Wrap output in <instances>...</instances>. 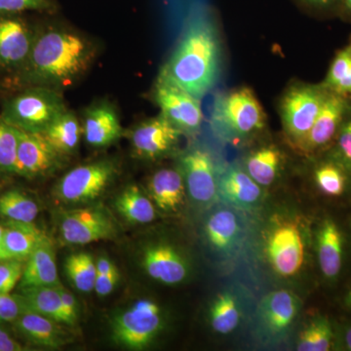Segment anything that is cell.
Here are the masks:
<instances>
[{"label":"cell","mask_w":351,"mask_h":351,"mask_svg":"<svg viewBox=\"0 0 351 351\" xmlns=\"http://www.w3.org/2000/svg\"><path fill=\"white\" fill-rule=\"evenodd\" d=\"M142 265L154 280L175 285L182 282L189 274L186 261L174 247L160 243L147 247L143 253Z\"/></svg>","instance_id":"15"},{"label":"cell","mask_w":351,"mask_h":351,"mask_svg":"<svg viewBox=\"0 0 351 351\" xmlns=\"http://www.w3.org/2000/svg\"><path fill=\"white\" fill-rule=\"evenodd\" d=\"M240 313L232 295L221 294L211 308V325L219 334H228L239 326Z\"/></svg>","instance_id":"35"},{"label":"cell","mask_w":351,"mask_h":351,"mask_svg":"<svg viewBox=\"0 0 351 351\" xmlns=\"http://www.w3.org/2000/svg\"><path fill=\"white\" fill-rule=\"evenodd\" d=\"M120 274L117 267L112 271L105 274H97L96 282H95L94 291L99 297H106L112 294L113 290L119 284Z\"/></svg>","instance_id":"41"},{"label":"cell","mask_w":351,"mask_h":351,"mask_svg":"<svg viewBox=\"0 0 351 351\" xmlns=\"http://www.w3.org/2000/svg\"><path fill=\"white\" fill-rule=\"evenodd\" d=\"M267 255L277 274L289 277L295 276L304 261V243L301 230L295 223L279 226L270 234Z\"/></svg>","instance_id":"14"},{"label":"cell","mask_w":351,"mask_h":351,"mask_svg":"<svg viewBox=\"0 0 351 351\" xmlns=\"http://www.w3.org/2000/svg\"><path fill=\"white\" fill-rule=\"evenodd\" d=\"M61 284L58 276L54 246L52 241L48 240L39 245L25 260L19 287H58Z\"/></svg>","instance_id":"20"},{"label":"cell","mask_w":351,"mask_h":351,"mask_svg":"<svg viewBox=\"0 0 351 351\" xmlns=\"http://www.w3.org/2000/svg\"><path fill=\"white\" fill-rule=\"evenodd\" d=\"M343 341H345L346 350L351 351V327L346 330Z\"/></svg>","instance_id":"47"},{"label":"cell","mask_w":351,"mask_h":351,"mask_svg":"<svg viewBox=\"0 0 351 351\" xmlns=\"http://www.w3.org/2000/svg\"><path fill=\"white\" fill-rule=\"evenodd\" d=\"M4 232H5V226L0 223V261L9 258L4 247Z\"/></svg>","instance_id":"46"},{"label":"cell","mask_w":351,"mask_h":351,"mask_svg":"<svg viewBox=\"0 0 351 351\" xmlns=\"http://www.w3.org/2000/svg\"><path fill=\"white\" fill-rule=\"evenodd\" d=\"M63 158L43 134L19 130L14 174L29 180L45 177L61 167Z\"/></svg>","instance_id":"11"},{"label":"cell","mask_w":351,"mask_h":351,"mask_svg":"<svg viewBox=\"0 0 351 351\" xmlns=\"http://www.w3.org/2000/svg\"><path fill=\"white\" fill-rule=\"evenodd\" d=\"M55 0H0V14H17L25 11L55 12Z\"/></svg>","instance_id":"37"},{"label":"cell","mask_w":351,"mask_h":351,"mask_svg":"<svg viewBox=\"0 0 351 351\" xmlns=\"http://www.w3.org/2000/svg\"><path fill=\"white\" fill-rule=\"evenodd\" d=\"M154 98L160 114L184 135H195L203 121L200 100L181 88L157 80Z\"/></svg>","instance_id":"8"},{"label":"cell","mask_w":351,"mask_h":351,"mask_svg":"<svg viewBox=\"0 0 351 351\" xmlns=\"http://www.w3.org/2000/svg\"><path fill=\"white\" fill-rule=\"evenodd\" d=\"M91 43L68 29H49L34 38L25 64V80L36 86L71 84L87 71L93 60Z\"/></svg>","instance_id":"2"},{"label":"cell","mask_w":351,"mask_h":351,"mask_svg":"<svg viewBox=\"0 0 351 351\" xmlns=\"http://www.w3.org/2000/svg\"><path fill=\"white\" fill-rule=\"evenodd\" d=\"M66 110L63 98L57 90L36 86L7 100L0 119L18 130L43 134Z\"/></svg>","instance_id":"4"},{"label":"cell","mask_w":351,"mask_h":351,"mask_svg":"<svg viewBox=\"0 0 351 351\" xmlns=\"http://www.w3.org/2000/svg\"><path fill=\"white\" fill-rule=\"evenodd\" d=\"M282 156L274 147H265L247 157L245 167L249 176L260 186H270L277 178Z\"/></svg>","instance_id":"30"},{"label":"cell","mask_w":351,"mask_h":351,"mask_svg":"<svg viewBox=\"0 0 351 351\" xmlns=\"http://www.w3.org/2000/svg\"><path fill=\"white\" fill-rule=\"evenodd\" d=\"M346 171L350 170L335 158L332 161L321 164L314 172V179L318 189L326 195H343L348 182Z\"/></svg>","instance_id":"33"},{"label":"cell","mask_w":351,"mask_h":351,"mask_svg":"<svg viewBox=\"0 0 351 351\" xmlns=\"http://www.w3.org/2000/svg\"><path fill=\"white\" fill-rule=\"evenodd\" d=\"M149 193L156 206L163 211H177L184 203L186 184L179 169H162L152 175Z\"/></svg>","instance_id":"21"},{"label":"cell","mask_w":351,"mask_h":351,"mask_svg":"<svg viewBox=\"0 0 351 351\" xmlns=\"http://www.w3.org/2000/svg\"><path fill=\"white\" fill-rule=\"evenodd\" d=\"M43 135L62 156H68L77 149L82 127L77 117L66 110L43 132Z\"/></svg>","instance_id":"26"},{"label":"cell","mask_w":351,"mask_h":351,"mask_svg":"<svg viewBox=\"0 0 351 351\" xmlns=\"http://www.w3.org/2000/svg\"><path fill=\"white\" fill-rule=\"evenodd\" d=\"M346 304H348V306H350L351 308V289L350 292L348 293V295H346Z\"/></svg>","instance_id":"48"},{"label":"cell","mask_w":351,"mask_h":351,"mask_svg":"<svg viewBox=\"0 0 351 351\" xmlns=\"http://www.w3.org/2000/svg\"><path fill=\"white\" fill-rule=\"evenodd\" d=\"M4 232V247L9 258L25 261L32 252L51 240L45 232L34 223H6Z\"/></svg>","instance_id":"23"},{"label":"cell","mask_w":351,"mask_h":351,"mask_svg":"<svg viewBox=\"0 0 351 351\" xmlns=\"http://www.w3.org/2000/svg\"><path fill=\"white\" fill-rule=\"evenodd\" d=\"M350 112V99L329 92L317 119L300 145V149L313 154L326 147L336 138Z\"/></svg>","instance_id":"13"},{"label":"cell","mask_w":351,"mask_h":351,"mask_svg":"<svg viewBox=\"0 0 351 351\" xmlns=\"http://www.w3.org/2000/svg\"><path fill=\"white\" fill-rule=\"evenodd\" d=\"M13 324L25 339L43 348H63L73 339L66 325L34 311H25Z\"/></svg>","instance_id":"17"},{"label":"cell","mask_w":351,"mask_h":351,"mask_svg":"<svg viewBox=\"0 0 351 351\" xmlns=\"http://www.w3.org/2000/svg\"><path fill=\"white\" fill-rule=\"evenodd\" d=\"M328 91L351 100V45L337 52L324 82L321 83Z\"/></svg>","instance_id":"31"},{"label":"cell","mask_w":351,"mask_h":351,"mask_svg":"<svg viewBox=\"0 0 351 351\" xmlns=\"http://www.w3.org/2000/svg\"><path fill=\"white\" fill-rule=\"evenodd\" d=\"M25 261L7 258L0 261V294H10L20 283Z\"/></svg>","instance_id":"38"},{"label":"cell","mask_w":351,"mask_h":351,"mask_svg":"<svg viewBox=\"0 0 351 351\" xmlns=\"http://www.w3.org/2000/svg\"><path fill=\"white\" fill-rule=\"evenodd\" d=\"M162 324L160 307L149 300H140L113 317L112 339L128 350H142L151 345Z\"/></svg>","instance_id":"6"},{"label":"cell","mask_w":351,"mask_h":351,"mask_svg":"<svg viewBox=\"0 0 351 351\" xmlns=\"http://www.w3.org/2000/svg\"><path fill=\"white\" fill-rule=\"evenodd\" d=\"M350 45H351V39H350Z\"/></svg>","instance_id":"49"},{"label":"cell","mask_w":351,"mask_h":351,"mask_svg":"<svg viewBox=\"0 0 351 351\" xmlns=\"http://www.w3.org/2000/svg\"><path fill=\"white\" fill-rule=\"evenodd\" d=\"M212 14H193L188 27L157 80L203 98L215 86L221 73V47Z\"/></svg>","instance_id":"1"},{"label":"cell","mask_w":351,"mask_h":351,"mask_svg":"<svg viewBox=\"0 0 351 351\" xmlns=\"http://www.w3.org/2000/svg\"><path fill=\"white\" fill-rule=\"evenodd\" d=\"M338 15L351 22V0H339Z\"/></svg>","instance_id":"45"},{"label":"cell","mask_w":351,"mask_h":351,"mask_svg":"<svg viewBox=\"0 0 351 351\" xmlns=\"http://www.w3.org/2000/svg\"><path fill=\"white\" fill-rule=\"evenodd\" d=\"M115 208L127 221L136 225L149 223L156 219V208L137 186H129L115 200Z\"/></svg>","instance_id":"28"},{"label":"cell","mask_w":351,"mask_h":351,"mask_svg":"<svg viewBox=\"0 0 351 351\" xmlns=\"http://www.w3.org/2000/svg\"><path fill=\"white\" fill-rule=\"evenodd\" d=\"M17 295L24 304L25 311H34L71 326L57 287L23 288L20 289Z\"/></svg>","instance_id":"24"},{"label":"cell","mask_w":351,"mask_h":351,"mask_svg":"<svg viewBox=\"0 0 351 351\" xmlns=\"http://www.w3.org/2000/svg\"><path fill=\"white\" fill-rule=\"evenodd\" d=\"M334 158L351 171V112L337 135Z\"/></svg>","instance_id":"39"},{"label":"cell","mask_w":351,"mask_h":351,"mask_svg":"<svg viewBox=\"0 0 351 351\" xmlns=\"http://www.w3.org/2000/svg\"><path fill=\"white\" fill-rule=\"evenodd\" d=\"M329 91L322 84L297 82L280 101V117L287 137L300 147L324 105Z\"/></svg>","instance_id":"5"},{"label":"cell","mask_w":351,"mask_h":351,"mask_svg":"<svg viewBox=\"0 0 351 351\" xmlns=\"http://www.w3.org/2000/svg\"><path fill=\"white\" fill-rule=\"evenodd\" d=\"M24 346L13 338L4 328L0 326V351H23Z\"/></svg>","instance_id":"44"},{"label":"cell","mask_w":351,"mask_h":351,"mask_svg":"<svg viewBox=\"0 0 351 351\" xmlns=\"http://www.w3.org/2000/svg\"><path fill=\"white\" fill-rule=\"evenodd\" d=\"M295 1L311 12L338 14L339 0H295Z\"/></svg>","instance_id":"42"},{"label":"cell","mask_w":351,"mask_h":351,"mask_svg":"<svg viewBox=\"0 0 351 351\" xmlns=\"http://www.w3.org/2000/svg\"><path fill=\"white\" fill-rule=\"evenodd\" d=\"M122 133L119 115L108 104L92 106L85 112L82 134L92 147H108L117 142Z\"/></svg>","instance_id":"18"},{"label":"cell","mask_w":351,"mask_h":351,"mask_svg":"<svg viewBox=\"0 0 351 351\" xmlns=\"http://www.w3.org/2000/svg\"><path fill=\"white\" fill-rule=\"evenodd\" d=\"M59 291V294L61 295L62 302H63V306L64 313L68 316L69 321V325L71 326H75V323L77 322L78 313H77V304H76V300L75 295L69 292L63 285H59L57 287Z\"/></svg>","instance_id":"43"},{"label":"cell","mask_w":351,"mask_h":351,"mask_svg":"<svg viewBox=\"0 0 351 351\" xmlns=\"http://www.w3.org/2000/svg\"><path fill=\"white\" fill-rule=\"evenodd\" d=\"M38 214L36 201L20 189H9L0 195V218L4 223H34Z\"/></svg>","instance_id":"29"},{"label":"cell","mask_w":351,"mask_h":351,"mask_svg":"<svg viewBox=\"0 0 351 351\" xmlns=\"http://www.w3.org/2000/svg\"><path fill=\"white\" fill-rule=\"evenodd\" d=\"M25 311L17 294H0V324L15 322Z\"/></svg>","instance_id":"40"},{"label":"cell","mask_w":351,"mask_h":351,"mask_svg":"<svg viewBox=\"0 0 351 351\" xmlns=\"http://www.w3.org/2000/svg\"><path fill=\"white\" fill-rule=\"evenodd\" d=\"M34 36L24 21L0 18V64L9 69L24 66L29 59Z\"/></svg>","instance_id":"16"},{"label":"cell","mask_w":351,"mask_h":351,"mask_svg":"<svg viewBox=\"0 0 351 351\" xmlns=\"http://www.w3.org/2000/svg\"><path fill=\"white\" fill-rule=\"evenodd\" d=\"M219 195L228 204L250 209L262 196L260 184L254 181L246 171L237 166L226 168L219 176Z\"/></svg>","instance_id":"19"},{"label":"cell","mask_w":351,"mask_h":351,"mask_svg":"<svg viewBox=\"0 0 351 351\" xmlns=\"http://www.w3.org/2000/svg\"><path fill=\"white\" fill-rule=\"evenodd\" d=\"M179 170L191 199L211 204L219 195V177L212 154L202 147H193L180 157Z\"/></svg>","instance_id":"9"},{"label":"cell","mask_w":351,"mask_h":351,"mask_svg":"<svg viewBox=\"0 0 351 351\" xmlns=\"http://www.w3.org/2000/svg\"><path fill=\"white\" fill-rule=\"evenodd\" d=\"M66 276L73 286L80 292L89 293L94 290L97 267L93 257L87 253L69 256L64 265Z\"/></svg>","instance_id":"32"},{"label":"cell","mask_w":351,"mask_h":351,"mask_svg":"<svg viewBox=\"0 0 351 351\" xmlns=\"http://www.w3.org/2000/svg\"><path fill=\"white\" fill-rule=\"evenodd\" d=\"M332 338L334 334L330 321L324 317L316 318L302 332L298 343V350H330L332 348Z\"/></svg>","instance_id":"34"},{"label":"cell","mask_w":351,"mask_h":351,"mask_svg":"<svg viewBox=\"0 0 351 351\" xmlns=\"http://www.w3.org/2000/svg\"><path fill=\"white\" fill-rule=\"evenodd\" d=\"M115 174L117 165L110 160L78 166L58 182L55 196L66 204H87L103 195Z\"/></svg>","instance_id":"7"},{"label":"cell","mask_w":351,"mask_h":351,"mask_svg":"<svg viewBox=\"0 0 351 351\" xmlns=\"http://www.w3.org/2000/svg\"><path fill=\"white\" fill-rule=\"evenodd\" d=\"M211 123L219 137L239 141L263 130L267 115L250 88L241 87L216 99Z\"/></svg>","instance_id":"3"},{"label":"cell","mask_w":351,"mask_h":351,"mask_svg":"<svg viewBox=\"0 0 351 351\" xmlns=\"http://www.w3.org/2000/svg\"><path fill=\"white\" fill-rule=\"evenodd\" d=\"M19 130L0 119V178L14 174Z\"/></svg>","instance_id":"36"},{"label":"cell","mask_w":351,"mask_h":351,"mask_svg":"<svg viewBox=\"0 0 351 351\" xmlns=\"http://www.w3.org/2000/svg\"><path fill=\"white\" fill-rule=\"evenodd\" d=\"M299 311V302L292 293L286 290L270 293L263 302L262 314L270 331H286Z\"/></svg>","instance_id":"25"},{"label":"cell","mask_w":351,"mask_h":351,"mask_svg":"<svg viewBox=\"0 0 351 351\" xmlns=\"http://www.w3.org/2000/svg\"><path fill=\"white\" fill-rule=\"evenodd\" d=\"M60 234L64 243L86 245L112 239L117 234V228L100 208H78L62 214Z\"/></svg>","instance_id":"10"},{"label":"cell","mask_w":351,"mask_h":351,"mask_svg":"<svg viewBox=\"0 0 351 351\" xmlns=\"http://www.w3.org/2000/svg\"><path fill=\"white\" fill-rule=\"evenodd\" d=\"M205 233L215 248L219 251L230 250L240 237V226L237 215L230 210H218L208 219Z\"/></svg>","instance_id":"27"},{"label":"cell","mask_w":351,"mask_h":351,"mask_svg":"<svg viewBox=\"0 0 351 351\" xmlns=\"http://www.w3.org/2000/svg\"><path fill=\"white\" fill-rule=\"evenodd\" d=\"M317 256L323 276L328 279L336 278L343 265V235L332 219H325L320 226Z\"/></svg>","instance_id":"22"},{"label":"cell","mask_w":351,"mask_h":351,"mask_svg":"<svg viewBox=\"0 0 351 351\" xmlns=\"http://www.w3.org/2000/svg\"><path fill=\"white\" fill-rule=\"evenodd\" d=\"M184 134L159 114L141 122L130 133L134 154L147 160H156L175 149Z\"/></svg>","instance_id":"12"}]
</instances>
